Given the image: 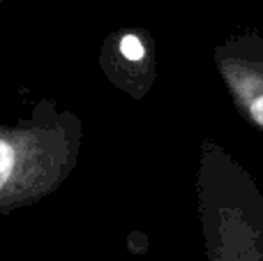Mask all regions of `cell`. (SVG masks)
<instances>
[{
	"instance_id": "cell-1",
	"label": "cell",
	"mask_w": 263,
	"mask_h": 261,
	"mask_svg": "<svg viewBox=\"0 0 263 261\" xmlns=\"http://www.w3.org/2000/svg\"><path fill=\"white\" fill-rule=\"evenodd\" d=\"M83 143V123L51 97L30 114L0 123V215L40 203L72 176Z\"/></svg>"
},
{
	"instance_id": "cell-2",
	"label": "cell",
	"mask_w": 263,
	"mask_h": 261,
	"mask_svg": "<svg viewBox=\"0 0 263 261\" xmlns=\"http://www.w3.org/2000/svg\"><path fill=\"white\" fill-rule=\"evenodd\" d=\"M196 208L208 261H263V192L213 139L199 151Z\"/></svg>"
},
{
	"instance_id": "cell-3",
	"label": "cell",
	"mask_w": 263,
	"mask_h": 261,
	"mask_svg": "<svg viewBox=\"0 0 263 261\" xmlns=\"http://www.w3.org/2000/svg\"><path fill=\"white\" fill-rule=\"evenodd\" d=\"M213 60L236 111L263 132V26L227 37Z\"/></svg>"
},
{
	"instance_id": "cell-4",
	"label": "cell",
	"mask_w": 263,
	"mask_h": 261,
	"mask_svg": "<svg viewBox=\"0 0 263 261\" xmlns=\"http://www.w3.org/2000/svg\"><path fill=\"white\" fill-rule=\"evenodd\" d=\"M100 67L111 86L132 100H143L157 77L153 37L143 28H118L100 49Z\"/></svg>"
},
{
	"instance_id": "cell-5",
	"label": "cell",
	"mask_w": 263,
	"mask_h": 261,
	"mask_svg": "<svg viewBox=\"0 0 263 261\" xmlns=\"http://www.w3.org/2000/svg\"><path fill=\"white\" fill-rule=\"evenodd\" d=\"M0 9H3V0H0Z\"/></svg>"
}]
</instances>
